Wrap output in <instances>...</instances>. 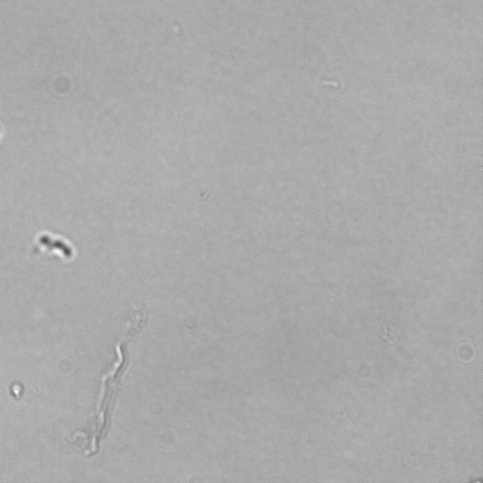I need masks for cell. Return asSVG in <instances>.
<instances>
[{"label":"cell","instance_id":"cell-1","mask_svg":"<svg viewBox=\"0 0 483 483\" xmlns=\"http://www.w3.org/2000/svg\"><path fill=\"white\" fill-rule=\"evenodd\" d=\"M1 126H0V138H1Z\"/></svg>","mask_w":483,"mask_h":483}]
</instances>
